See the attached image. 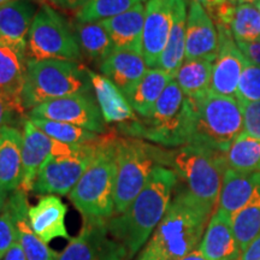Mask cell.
<instances>
[{
  "instance_id": "cell-28",
  "label": "cell",
  "mask_w": 260,
  "mask_h": 260,
  "mask_svg": "<svg viewBox=\"0 0 260 260\" xmlns=\"http://www.w3.org/2000/svg\"><path fill=\"white\" fill-rule=\"evenodd\" d=\"M172 80L174 77L161 69H148L134 88L126 94V100L140 118H147L151 115L161 93Z\"/></svg>"
},
{
  "instance_id": "cell-26",
  "label": "cell",
  "mask_w": 260,
  "mask_h": 260,
  "mask_svg": "<svg viewBox=\"0 0 260 260\" xmlns=\"http://www.w3.org/2000/svg\"><path fill=\"white\" fill-rule=\"evenodd\" d=\"M260 188V172H240L226 168L220 188L218 209L230 216L246 206Z\"/></svg>"
},
{
  "instance_id": "cell-14",
  "label": "cell",
  "mask_w": 260,
  "mask_h": 260,
  "mask_svg": "<svg viewBox=\"0 0 260 260\" xmlns=\"http://www.w3.org/2000/svg\"><path fill=\"white\" fill-rule=\"evenodd\" d=\"M172 25V0H148L145 5L142 58L149 69L158 68Z\"/></svg>"
},
{
  "instance_id": "cell-3",
  "label": "cell",
  "mask_w": 260,
  "mask_h": 260,
  "mask_svg": "<svg viewBox=\"0 0 260 260\" xmlns=\"http://www.w3.org/2000/svg\"><path fill=\"white\" fill-rule=\"evenodd\" d=\"M194 125L191 98L184 95L175 79L170 81L147 118L118 125L123 136L146 140L162 147L190 144Z\"/></svg>"
},
{
  "instance_id": "cell-32",
  "label": "cell",
  "mask_w": 260,
  "mask_h": 260,
  "mask_svg": "<svg viewBox=\"0 0 260 260\" xmlns=\"http://www.w3.org/2000/svg\"><path fill=\"white\" fill-rule=\"evenodd\" d=\"M234 235L241 253L260 234V188L249 203L232 216Z\"/></svg>"
},
{
  "instance_id": "cell-27",
  "label": "cell",
  "mask_w": 260,
  "mask_h": 260,
  "mask_svg": "<svg viewBox=\"0 0 260 260\" xmlns=\"http://www.w3.org/2000/svg\"><path fill=\"white\" fill-rule=\"evenodd\" d=\"M187 2L172 0V25L169 40L159 60L158 69L175 79L178 69L186 58V28Z\"/></svg>"
},
{
  "instance_id": "cell-33",
  "label": "cell",
  "mask_w": 260,
  "mask_h": 260,
  "mask_svg": "<svg viewBox=\"0 0 260 260\" xmlns=\"http://www.w3.org/2000/svg\"><path fill=\"white\" fill-rule=\"evenodd\" d=\"M30 121L41 129L45 134L50 136L56 141L63 142L68 145H89L95 144L102 139L103 135L90 132L81 126L63 123L50 119L37 118V117H28Z\"/></svg>"
},
{
  "instance_id": "cell-24",
  "label": "cell",
  "mask_w": 260,
  "mask_h": 260,
  "mask_svg": "<svg viewBox=\"0 0 260 260\" xmlns=\"http://www.w3.org/2000/svg\"><path fill=\"white\" fill-rule=\"evenodd\" d=\"M27 57L0 40V93L10 99L22 116L25 110L22 104Z\"/></svg>"
},
{
  "instance_id": "cell-16",
  "label": "cell",
  "mask_w": 260,
  "mask_h": 260,
  "mask_svg": "<svg viewBox=\"0 0 260 260\" xmlns=\"http://www.w3.org/2000/svg\"><path fill=\"white\" fill-rule=\"evenodd\" d=\"M218 47V31L212 18L200 4L189 2L184 59H206L214 63Z\"/></svg>"
},
{
  "instance_id": "cell-17",
  "label": "cell",
  "mask_w": 260,
  "mask_h": 260,
  "mask_svg": "<svg viewBox=\"0 0 260 260\" xmlns=\"http://www.w3.org/2000/svg\"><path fill=\"white\" fill-rule=\"evenodd\" d=\"M199 251L209 260H240L241 249L234 235L232 216L217 209L205 230Z\"/></svg>"
},
{
  "instance_id": "cell-40",
  "label": "cell",
  "mask_w": 260,
  "mask_h": 260,
  "mask_svg": "<svg viewBox=\"0 0 260 260\" xmlns=\"http://www.w3.org/2000/svg\"><path fill=\"white\" fill-rule=\"evenodd\" d=\"M236 44L249 63L260 67V39L251 42H236Z\"/></svg>"
},
{
  "instance_id": "cell-25",
  "label": "cell",
  "mask_w": 260,
  "mask_h": 260,
  "mask_svg": "<svg viewBox=\"0 0 260 260\" xmlns=\"http://www.w3.org/2000/svg\"><path fill=\"white\" fill-rule=\"evenodd\" d=\"M100 73L126 95L147 71L144 58L133 51H115L99 65Z\"/></svg>"
},
{
  "instance_id": "cell-47",
  "label": "cell",
  "mask_w": 260,
  "mask_h": 260,
  "mask_svg": "<svg viewBox=\"0 0 260 260\" xmlns=\"http://www.w3.org/2000/svg\"><path fill=\"white\" fill-rule=\"evenodd\" d=\"M236 4H258L260 0H234Z\"/></svg>"
},
{
  "instance_id": "cell-21",
  "label": "cell",
  "mask_w": 260,
  "mask_h": 260,
  "mask_svg": "<svg viewBox=\"0 0 260 260\" xmlns=\"http://www.w3.org/2000/svg\"><path fill=\"white\" fill-rule=\"evenodd\" d=\"M86 70L92 83L93 94L106 124L116 123L118 125H124L138 121L139 117L130 106L125 95L111 81L88 68H86Z\"/></svg>"
},
{
  "instance_id": "cell-10",
  "label": "cell",
  "mask_w": 260,
  "mask_h": 260,
  "mask_svg": "<svg viewBox=\"0 0 260 260\" xmlns=\"http://www.w3.org/2000/svg\"><path fill=\"white\" fill-rule=\"evenodd\" d=\"M99 141L89 145H61L44 162L31 191L38 195H69L92 162Z\"/></svg>"
},
{
  "instance_id": "cell-36",
  "label": "cell",
  "mask_w": 260,
  "mask_h": 260,
  "mask_svg": "<svg viewBox=\"0 0 260 260\" xmlns=\"http://www.w3.org/2000/svg\"><path fill=\"white\" fill-rule=\"evenodd\" d=\"M239 103H252L260 100V67L247 63L240 77L236 90Z\"/></svg>"
},
{
  "instance_id": "cell-46",
  "label": "cell",
  "mask_w": 260,
  "mask_h": 260,
  "mask_svg": "<svg viewBox=\"0 0 260 260\" xmlns=\"http://www.w3.org/2000/svg\"><path fill=\"white\" fill-rule=\"evenodd\" d=\"M8 193H4V191H0V210L3 209V206L6 204V201H8V198H9Z\"/></svg>"
},
{
  "instance_id": "cell-11",
  "label": "cell",
  "mask_w": 260,
  "mask_h": 260,
  "mask_svg": "<svg viewBox=\"0 0 260 260\" xmlns=\"http://www.w3.org/2000/svg\"><path fill=\"white\" fill-rule=\"evenodd\" d=\"M28 117L70 123L100 135L106 133L105 119L95 96H93L90 92L44 103L30 110Z\"/></svg>"
},
{
  "instance_id": "cell-9",
  "label": "cell",
  "mask_w": 260,
  "mask_h": 260,
  "mask_svg": "<svg viewBox=\"0 0 260 260\" xmlns=\"http://www.w3.org/2000/svg\"><path fill=\"white\" fill-rule=\"evenodd\" d=\"M27 59H82L74 25L48 4H42L28 32Z\"/></svg>"
},
{
  "instance_id": "cell-39",
  "label": "cell",
  "mask_w": 260,
  "mask_h": 260,
  "mask_svg": "<svg viewBox=\"0 0 260 260\" xmlns=\"http://www.w3.org/2000/svg\"><path fill=\"white\" fill-rule=\"evenodd\" d=\"M15 113L21 115L14 104L10 102L9 98L0 93V129L9 125V123H11Z\"/></svg>"
},
{
  "instance_id": "cell-19",
  "label": "cell",
  "mask_w": 260,
  "mask_h": 260,
  "mask_svg": "<svg viewBox=\"0 0 260 260\" xmlns=\"http://www.w3.org/2000/svg\"><path fill=\"white\" fill-rule=\"evenodd\" d=\"M67 212V205L58 195H42L38 204L29 207L28 211L32 232L47 245L58 237L71 240L73 237H70L65 224Z\"/></svg>"
},
{
  "instance_id": "cell-22",
  "label": "cell",
  "mask_w": 260,
  "mask_h": 260,
  "mask_svg": "<svg viewBox=\"0 0 260 260\" xmlns=\"http://www.w3.org/2000/svg\"><path fill=\"white\" fill-rule=\"evenodd\" d=\"M100 23L111 39L115 51H133L142 56L145 5L138 4L124 14L104 19Z\"/></svg>"
},
{
  "instance_id": "cell-41",
  "label": "cell",
  "mask_w": 260,
  "mask_h": 260,
  "mask_svg": "<svg viewBox=\"0 0 260 260\" xmlns=\"http://www.w3.org/2000/svg\"><path fill=\"white\" fill-rule=\"evenodd\" d=\"M240 260H260V234L246 247Z\"/></svg>"
},
{
  "instance_id": "cell-30",
  "label": "cell",
  "mask_w": 260,
  "mask_h": 260,
  "mask_svg": "<svg viewBox=\"0 0 260 260\" xmlns=\"http://www.w3.org/2000/svg\"><path fill=\"white\" fill-rule=\"evenodd\" d=\"M213 61L206 59H184L178 69L176 81L184 95L199 98L210 92Z\"/></svg>"
},
{
  "instance_id": "cell-43",
  "label": "cell",
  "mask_w": 260,
  "mask_h": 260,
  "mask_svg": "<svg viewBox=\"0 0 260 260\" xmlns=\"http://www.w3.org/2000/svg\"><path fill=\"white\" fill-rule=\"evenodd\" d=\"M189 2H195L198 4H200L203 8L206 10L207 14L214 11L216 9L220 8V6L226 4L229 2H234V0H189Z\"/></svg>"
},
{
  "instance_id": "cell-15",
  "label": "cell",
  "mask_w": 260,
  "mask_h": 260,
  "mask_svg": "<svg viewBox=\"0 0 260 260\" xmlns=\"http://www.w3.org/2000/svg\"><path fill=\"white\" fill-rule=\"evenodd\" d=\"M22 142V180L18 189L24 193L32 190L34 182L44 162L60 148L63 142L45 134L29 118L23 121Z\"/></svg>"
},
{
  "instance_id": "cell-45",
  "label": "cell",
  "mask_w": 260,
  "mask_h": 260,
  "mask_svg": "<svg viewBox=\"0 0 260 260\" xmlns=\"http://www.w3.org/2000/svg\"><path fill=\"white\" fill-rule=\"evenodd\" d=\"M180 260H209V259L205 258V256L203 255V253H201L199 249H197V251L191 252L190 254L186 255L184 258H182Z\"/></svg>"
},
{
  "instance_id": "cell-42",
  "label": "cell",
  "mask_w": 260,
  "mask_h": 260,
  "mask_svg": "<svg viewBox=\"0 0 260 260\" xmlns=\"http://www.w3.org/2000/svg\"><path fill=\"white\" fill-rule=\"evenodd\" d=\"M48 2L61 10L77 12L82 6L86 5L89 0H48Z\"/></svg>"
},
{
  "instance_id": "cell-4",
  "label": "cell",
  "mask_w": 260,
  "mask_h": 260,
  "mask_svg": "<svg viewBox=\"0 0 260 260\" xmlns=\"http://www.w3.org/2000/svg\"><path fill=\"white\" fill-rule=\"evenodd\" d=\"M116 136V133L103 135L92 162L69 193L84 220L106 222L115 214Z\"/></svg>"
},
{
  "instance_id": "cell-49",
  "label": "cell",
  "mask_w": 260,
  "mask_h": 260,
  "mask_svg": "<svg viewBox=\"0 0 260 260\" xmlns=\"http://www.w3.org/2000/svg\"><path fill=\"white\" fill-rule=\"evenodd\" d=\"M256 5H258V8H259V10H260V2L258 3V4H256Z\"/></svg>"
},
{
  "instance_id": "cell-13",
  "label": "cell",
  "mask_w": 260,
  "mask_h": 260,
  "mask_svg": "<svg viewBox=\"0 0 260 260\" xmlns=\"http://www.w3.org/2000/svg\"><path fill=\"white\" fill-rule=\"evenodd\" d=\"M218 31V54L213 63L210 90L225 96L236 95L240 77L248 60L237 46L232 30L224 25H216Z\"/></svg>"
},
{
  "instance_id": "cell-18",
  "label": "cell",
  "mask_w": 260,
  "mask_h": 260,
  "mask_svg": "<svg viewBox=\"0 0 260 260\" xmlns=\"http://www.w3.org/2000/svg\"><path fill=\"white\" fill-rule=\"evenodd\" d=\"M8 205L15 220L17 242L21 245L28 260H57L59 253L53 251L32 232L29 223V204L27 193L17 189L8 198Z\"/></svg>"
},
{
  "instance_id": "cell-31",
  "label": "cell",
  "mask_w": 260,
  "mask_h": 260,
  "mask_svg": "<svg viewBox=\"0 0 260 260\" xmlns=\"http://www.w3.org/2000/svg\"><path fill=\"white\" fill-rule=\"evenodd\" d=\"M228 168L240 172H260V140L241 133L225 153Z\"/></svg>"
},
{
  "instance_id": "cell-35",
  "label": "cell",
  "mask_w": 260,
  "mask_h": 260,
  "mask_svg": "<svg viewBox=\"0 0 260 260\" xmlns=\"http://www.w3.org/2000/svg\"><path fill=\"white\" fill-rule=\"evenodd\" d=\"M148 0H89L76 12V21L93 23L124 14L135 5Z\"/></svg>"
},
{
  "instance_id": "cell-38",
  "label": "cell",
  "mask_w": 260,
  "mask_h": 260,
  "mask_svg": "<svg viewBox=\"0 0 260 260\" xmlns=\"http://www.w3.org/2000/svg\"><path fill=\"white\" fill-rule=\"evenodd\" d=\"M240 104L243 113V133L260 140V100Z\"/></svg>"
},
{
  "instance_id": "cell-6",
  "label": "cell",
  "mask_w": 260,
  "mask_h": 260,
  "mask_svg": "<svg viewBox=\"0 0 260 260\" xmlns=\"http://www.w3.org/2000/svg\"><path fill=\"white\" fill-rule=\"evenodd\" d=\"M90 90L92 83L83 65L69 60L27 59L22 92L25 111L51 100Z\"/></svg>"
},
{
  "instance_id": "cell-7",
  "label": "cell",
  "mask_w": 260,
  "mask_h": 260,
  "mask_svg": "<svg viewBox=\"0 0 260 260\" xmlns=\"http://www.w3.org/2000/svg\"><path fill=\"white\" fill-rule=\"evenodd\" d=\"M115 214L124 212L135 200L157 165L168 168L169 149L148 144L145 140L116 136Z\"/></svg>"
},
{
  "instance_id": "cell-5",
  "label": "cell",
  "mask_w": 260,
  "mask_h": 260,
  "mask_svg": "<svg viewBox=\"0 0 260 260\" xmlns=\"http://www.w3.org/2000/svg\"><path fill=\"white\" fill-rule=\"evenodd\" d=\"M168 168L176 172L195 199L213 211L218 204L223 175L228 168L224 152L188 144L169 151Z\"/></svg>"
},
{
  "instance_id": "cell-34",
  "label": "cell",
  "mask_w": 260,
  "mask_h": 260,
  "mask_svg": "<svg viewBox=\"0 0 260 260\" xmlns=\"http://www.w3.org/2000/svg\"><path fill=\"white\" fill-rule=\"evenodd\" d=\"M229 28L236 42L260 39V10L256 4H237L230 18Z\"/></svg>"
},
{
  "instance_id": "cell-2",
  "label": "cell",
  "mask_w": 260,
  "mask_h": 260,
  "mask_svg": "<svg viewBox=\"0 0 260 260\" xmlns=\"http://www.w3.org/2000/svg\"><path fill=\"white\" fill-rule=\"evenodd\" d=\"M211 216L212 211L181 188L135 260H180L197 251Z\"/></svg>"
},
{
  "instance_id": "cell-20",
  "label": "cell",
  "mask_w": 260,
  "mask_h": 260,
  "mask_svg": "<svg viewBox=\"0 0 260 260\" xmlns=\"http://www.w3.org/2000/svg\"><path fill=\"white\" fill-rule=\"evenodd\" d=\"M38 10L30 0H15L0 6V40L27 57V40Z\"/></svg>"
},
{
  "instance_id": "cell-29",
  "label": "cell",
  "mask_w": 260,
  "mask_h": 260,
  "mask_svg": "<svg viewBox=\"0 0 260 260\" xmlns=\"http://www.w3.org/2000/svg\"><path fill=\"white\" fill-rule=\"evenodd\" d=\"M82 57L90 63L100 65L115 52L111 39L100 22L74 24Z\"/></svg>"
},
{
  "instance_id": "cell-8",
  "label": "cell",
  "mask_w": 260,
  "mask_h": 260,
  "mask_svg": "<svg viewBox=\"0 0 260 260\" xmlns=\"http://www.w3.org/2000/svg\"><path fill=\"white\" fill-rule=\"evenodd\" d=\"M194 125L190 144L206 146L226 153L243 130L242 106L234 96L214 94L210 90L191 98Z\"/></svg>"
},
{
  "instance_id": "cell-37",
  "label": "cell",
  "mask_w": 260,
  "mask_h": 260,
  "mask_svg": "<svg viewBox=\"0 0 260 260\" xmlns=\"http://www.w3.org/2000/svg\"><path fill=\"white\" fill-rule=\"evenodd\" d=\"M17 241L15 220L12 217L8 201L0 210V260L4 259L6 253Z\"/></svg>"
},
{
  "instance_id": "cell-48",
  "label": "cell",
  "mask_w": 260,
  "mask_h": 260,
  "mask_svg": "<svg viewBox=\"0 0 260 260\" xmlns=\"http://www.w3.org/2000/svg\"><path fill=\"white\" fill-rule=\"evenodd\" d=\"M11 2H15V0H0V6L9 4V3H11Z\"/></svg>"
},
{
  "instance_id": "cell-44",
  "label": "cell",
  "mask_w": 260,
  "mask_h": 260,
  "mask_svg": "<svg viewBox=\"0 0 260 260\" xmlns=\"http://www.w3.org/2000/svg\"><path fill=\"white\" fill-rule=\"evenodd\" d=\"M3 260H28V259L27 256H25L21 245L16 241L14 245H12L11 248L9 249V252L6 253Z\"/></svg>"
},
{
  "instance_id": "cell-1",
  "label": "cell",
  "mask_w": 260,
  "mask_h": 260,
  "mask_svg": "<svg viewBox=\"0 0 260 260\" xmlns=\"http://www.w3.org/2000/svg\"><path fill=\"white\" fill-rule=\"evenodd\" d=\"M178 177L172 169L157 165L135 200L124 212L106 222L109 235L134 259L165 216Z\"/></svg>"
},
{
  "instance_id": "cell-23",
  "label": "cell",
  "mask_w": 260,
  "mask_h": 260,
  "mask_svg": "<svg viewBox=\"0 0 260 260\" xmlns=\"http://www.w3.org/2000/svg\"><path fill=\"white\" fill-rule=\"evenodd\" d=\"M23 134L15 126L0 129V191L11 194L22 180Z\"/></svg>"
},
{
  "instance_id": "cell-12",
  "label": "cell",
  "mask_w": 260,
  "mask_h": 260,
  "mask_svg": "<svg viewBox=\"0 0 260 260\" xmlns=\"http://www.w3.org/2000/svg\"><path fill=\"white\" fill-rule=\"evenodd\" d=\"M106 222L84 220L82 230L70 240L57 260H128L123 247L107 233Z\"/></svg>"
}]
</instances>
